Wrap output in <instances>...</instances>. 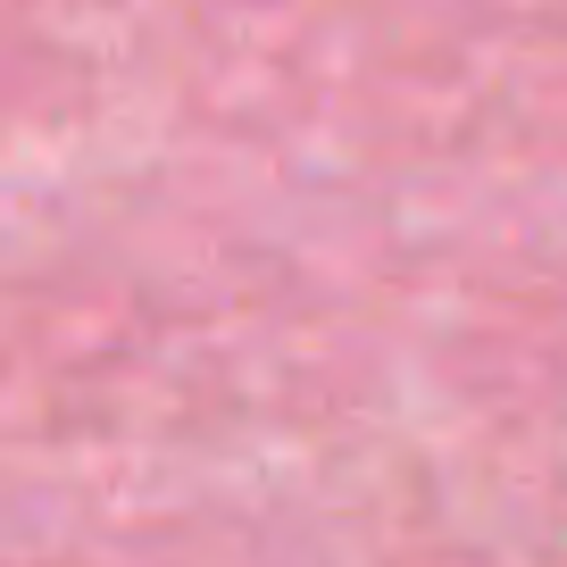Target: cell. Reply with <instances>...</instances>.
Masks as SVG:
<instances>
[]
</instances>
